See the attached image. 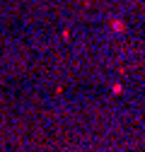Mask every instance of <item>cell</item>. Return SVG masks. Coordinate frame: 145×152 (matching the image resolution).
<instances>
[{
	"label": "cell",
	"mask_w": 145,
	"mask_h": 152,
	"mask_svg": "<svg viewBox=\"0 0 145 152\" xmlns=\"http://www.w3.org/2000/svg\"><path fill=\"white\" fill-rule=\"evenodd\" d=\"M111 29H114V31H123V29H126V24H123L121 20H114V22H111Z\"/></svg>",
	"instance_id": "obj_1"
}]
</instances>
